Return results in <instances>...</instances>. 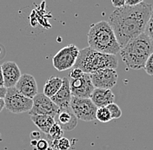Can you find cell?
<instances>
[{
    "instance_id": "14",
    "label": "cell",
    "mask_w": 153,
    "mask_h": 150,
    "mask_svg": "<svg viewBox=\"0 0 153 150\" xmlns=\"http://www.w3.org/2000/svg\"><path fill=\"white\" fill-rule=\"evenodd\" d=\"M90 99L97 108L107 107L108 105L114 103L115 95L111 89H94Z\"/></svg>"
},
{
    "instance_id": "10",
    "label": "cell",
    "mask_w": 153,
    "mask_h": 150,
    "mask_svg": "<svg viewBox=\"0 0 153 150\" xmlns=\"http://www.w3.org/2000/svg\"><path fill=\"white\" fill-rule=\"evenodd\" d=\"M69 84L71 96L78 98H90L95 89L90 75L85 73L78 79H70Z\"/></svg>"
},
{
    "instance_id": "25",
    "label": "cell",
    "mask_w": 153,
    "mask_h": 150,
    "mask_svg": "<svg viewBox=\"0 0 153 150\" xmlns=\"http://www.w3.org/2000/svg\"><path fill=\"white\" fill-rule=\"evenodd\" d=\"M36 148L38 150H47L49 149V141L45 140V139H40L37 141V143H36Z\"/></svg>"
},
{
    "instance_id": "19",
    "label": "cell",
    "mask_w": 153,
    "mask_h": 150,
    "mask_svg": "<svg viewBox=\"0 0 153 150\" xmlns=\"http://www.w3.org/2000/svg\"><path fill=\"white\" fill-rule=\"evenodd\" d=\"M64 130L61 129V127L57 124V122L51 127L50 131L48 133V136L51 139V141H57L63 137Z\"/></svg>"
},
{
    "instance_id": "29",
    "label": "cell",
    "mask_w": 153,
    "mask_h": 150,
    "mask_svg": "<svg viewBox=\"0 0 153 150\" xmlns=\"http://www.w3.org/2000/svg\"><path fill=\"white\" fill-rule=\"evenodd\" d=\"M7 92V89L4 88V87H0V98H4L5 95Z\"/></svg>"
},
{
    "instance_id": "31",
    "label": "cell",
    "mask_w": 153,
    "mask_h": 150,
    "mask_svg": "<svg viewBox=\"0 0 153 150\" xmlns=\"http://www.w3.org/2000/svg\"><path fill=\"white\" fill-rule=\"evenodd\" d=\"M5 108V104H4V100L3 98H0V113L2 112V110Z\"/></svg>"
},
{
    "instance_id": "16",
    "label": "cell",
    "mask_w": 153,
    "mask_h": 150,
    "mask_svg": "<svg viewBox=\"0 0 153 150\" xmlns=\"http://www.w3.org/2000/svg\"><path fill=\"white\" fill-rule=\"evenodd\" d=\"M62 84H63V78H60L58 76H51L45 83L43 94L49 98H51L52 96L57 94V91L62 87Z\"/></svg>"
},
{
    "instance_id": "30",
    "label": "cell",
    "mask_w": 153,
    "mask_h": 150,
    "mask_svg": "<svg viewBox=\"0 0 153 150\" xmlns=\"http://www.w3.org/2000/svg\"><path fill=\"white\" fill-rule=\"evenodd\" d=\"M0 87L4 86V77H3V72H2V67L0 65Z\"/></svg>"
},
{
    "instance_id": "26",
    "label": "cell",
    "mask_w": 153,
    "mask_h": 150,
    "mask_svg": "<svg viewBox=\"0 0 153 150\" xmlns=\"http://www.w3.org/2000/svg\"><path fill=\"white\" fill-rule=\"evenodd\" d=\"M111 4H112V5L114 6L116 9H119V8H122V7H124V5H125V0H118V1L112 0Z\"/></svg>"
},
{
    "instance_id": "7",
    "label": "cell",
    "mask_w": 153,
    "mask_h": 150,
    "mask_svg": "<svg viewBox=\"0 0 153 150\" xmlns=\"http://www.w3.org/2000/svg\"><path fill=\"white\" fill-rule=\"evenodd\" d=\"M70 108L77 120L79 119L85 122H91L96 119L97 108L90 98H78L72 96Z\"/></svg>"
},
{
    "instance_id": "28",
    "label": "cell",
    "mask_w": 153,
    "mask_h": 150,
    "mask_svg": "<svg viewBox=\"0 0 153 150\" xmlns=\"http://www.w3.org/2000/svg\"><path fill=\"white\" fill-rule=\"evenodd\" d=\"M4 56H5V49L2 44H0V61L4 59Z\"/></svg>"
},
{
    "instance_id": "15",
    "label": "cell",
    "mask_w": 153,
    "mask_h": 150,
    "mask_svg": "<svg viewBox=\"0 0 153 150\" xmlns=\"http://www.w3.org/2000/svg\"><path fill=\"white\" fill-rule=\"evenodd\" d=\"M57 124L65 131H71L77 125V118L71 111V108L67 109H59L57 115Z\"/></svg>"
},
{
    "instance_id": "22",
    "label": "cell",
    "mask_w": 153,
    "mask_h": 150,
    "mask_svg": "<svg viewBox=\"0 0 153 150\" xmlns=\"http://www.w3.org/2000/svg\"><path fill=\"white\" fill-rule=\"evenodd\" d=\"M144 32L148 35V37L152 40L153 44V9L152 10V13H151V16H150V18H149Z\"/></svg>"
},
{
    "instance_id": "1",
    "label": "cell",
    "mask_w": 153,
    "mask_h": 150,
    "mask_svg": "<svg viewBox=\"0 0 153 150\" xmlns=\"http://www.w3.org/2000/svg\"><path fill=\"white\" fill-rule=\"evenodd\" d=\"M152 10L151 4L142 2L136 6L115 9L107 21L120 45H124L145 31Z\"/></svg>"
},
{
    "instance_id": "8",
    "label": "cell",
    "mask_w": 153,
    "mask_h": 150,
    "mask_svg": "<svg viewBox=\"0 0 153 150\" xmlns=\"http://www.w3.org/2000/svg\"><path fill=\"white\" fill-rule=\"evenodd\" d=\"M58 112L59 108L51 100V98L43 93H38L32 99V108L28 113L30 116L48 115L56 117Z\"/></svg>"
},
{
    "instance_id": "17",
    "label": "cell",
    "mask_w": 153,
    "mask_h": 150,
    "mask_svg": "<svg viewBox=\"0 0 153 150\" xmlns=\"http://www.w3.org/2000/svg\"><path fill=\"white\" fill-rule=\"evenodd\" d=\"M30 119L41 131L46 134H48L51 127L56 123L54 117L48 115H33L30 116Z\"/></svg>"
},
{
    "instance_id": "21",
    "label": "cell",
    "mask_w": 153,
    "mask_h": 150,
    "mask_svg": "<svg viewBox=\"0 0 153 150\" xmlns=\"http://www.w3.org/2000/svg\"><path fill=\"white\" fill-rule=\"evenodd\" d=\"M106 108L108 109V110H109V112H110L111 117V120H113V119H119V118L122 116V115H123L122 110H121V109L119 108V106H118L117 104H116L115 103L108 105Z\"/></svg>"
},
{
    "instance_id": "3",
    "label": "cell",
    "mask_w": 153,
    "mask_h": 150,
    "mask_svg": "<svg viewBox=\"0 0 153 150\" xmlns=\"http://www.w3.org/2000/svg\"><path fill=\"white\" fill-rule=\"evenodd\" d=\"M87 37L89 47L97 52L116 56L121 50L114 32L107 21H99L92 24Z\"/></svg>"
},
{
    "instance_id": "11",
    "label": "cell",
    "mask_w": 153,
    "mask_h": 150,
    "mask_svg": "<svg viewBox=\"0 0 153 150\" xmlns=\"http://www.w3.org/2000/svg\"><path fill=\"white\" fill-rule=\"evenodd\" d=\"M16 89L24 96L33 99L38 94V84L35 77L30 74H24L21 75L19 82L15 85Z\"/></svg>"
},
{
    "instance_id": "4",
    "label": "cell",
    "mask_w": 153,
    "mask_h": 150,
    "mask_svg": "<svg viewBox=\"0 0 153 150\" xmlns=\"http://www.w3.org/2000/svg\"><path fill=\"white\" fill-rule=\"evenodd\" d=\"M118 66V60L114 55H108L97 52L90 47L79 50L78 57L73 68L81 69L85 74H92L104 69H116Z\"/></svg>"
},
{
    "instance_id": "23",
    "label": "cell",
    "mask_w": 153,
    "mask_h": 150,
    "mask_svg": "<svg viewBox=\"0 0 153 150\" xmlns=\"http://www.w3.org/2000/svg\"><path fill=\"white\" fill-rule=\"evenodd\" d=\"M143 69L148 75L153 76V52L148 57Z\"/></svg>"
},
{
    "instance_id": "18",
    "label": "cell",
    "mask_w": 153,
    "mask_h": 150,
    "mask_svg": "<svg viewBox=\"0 0 153 150\" xmlns=\"http://www.w3.org/2000/svg\"><path fill=\"white\" fill-rule=\"evenodd\" d=\"M96 119L98 120L99 122H104V123L111 121V115H110L108 109L106 107L97 108V112H96Z\"/></svg>"
},
{
    "instance_id": "6",
    "label": "cell",
    "mask_w": 153,
    "mask_h": 150,
    "mask_svg": "<svg viewBox=\"0 0 153 150\" xmlns=\"http://www.w3.org/2000/svg\"><path fill=\"white\" fill-rule=\"evenodd\" d=\"M79 50L74 44H69L57 51L52 58L53 67L58 71H65L74 67L78 57Z\"/></svg>"
},
{
    "instance_id": "12",
    "label": "cell",
    "mask_w": 153,
    "mask_h": 150,
    "mask_svg": "<svg viewBox=\"0 0 153 150\" xmlns=\"http://www.w3.org/2000/svg\"><path fill=\"white\" fill-rule=\"evenodd\" d=\"M1 67L4 88L9 89L15 87L22 75L18 64L15 62H5L1 65Z\"/></svg>"
},
{
    "instance_id": "13",
    "label": "cell",
    "mask_w": 153,
    "mask_h": 150,
    "mask_svg": "<svg viewBox=\"0 0 153 150\" xmlns=\"http://www.w3.org/2000/svg\"><path fill=\"white\" fill-rule=\"evenodd\" d=\"M71 93L70 89L69 79L67 77L63 78V84L60 89L51 100L57 105L59 109H70V103L71 101Z\"/></svg>"
},
{
    "instance_id": "27",
    "label": "cell",
    "mask_w": 153,
    "mask_h": 150,
    "mask_svg": "<svg viewBox=\"0 0 153 150\" xmlns=\"http://www.w3.org/2000/svg\"><path fill=\"white\" fill-rule=\"evenodd\" d=\"M143 2V0H125V6H136Z\"/></svg>"
},
{
    "instance_id": "5",
    "label": "cell",
    "mask_w": 153,
    "mask_h": 150,
    "mask_svg": "<svg viewBox=\"0 0 153 150\" xmlns=\"http://www.w3.org/2000/svg\"><path fill=\"white\" fill-rule=\"evenodd\" d=\"M4 100L5 109L13 114L29 112L32 108V99L27 98L20 94L15 87L7 89Z\"/></svg>"
},
{
    "instance_id": "20",
    "label": "cell",
    "mask_w": 153,
    "mask_h": 150,
    "mask_svg": "<svg viewBox=\"0 0 153 150\" xmlns=\"http://www.w3.org/2000/svg\"><path fill=\"white\" fill-rule=\"evenodd\" d=\"M53 148H55L57 150H68L71 149V141L69 139L65 137H62L61 139L54 141L51 142Z\"/></svg>"
},
{
    "instance_id": "9",
    "label": "cell",
    "mask_w": 153,
    "mask_h": 150,
    "mask_svg": "<svg viewBox=\"0 0 153 150\" xmlns=\"http://www.w3.org/2000/svg\"><path fill=\"white\" fill-rule=\"evenodd\" d=\"M91 80L95 89H111L117 83L118 75L113 69H104L91 74Z\"/></svg>"
},
{
    "instance_id": "2",
    "label": "cell",
    "mask_w": 153,
    "mask_h": 150,
    "mask_svg": "<svg viewBox=\"0 0 153 150\" xmlns=\"http://www.w3.org/2000/svg\"><path fill=\"white\" fill-rule=\"evenodd\" d=\"M152 52V42L145 32L128 42L119 51L127 68L136 70L144 68L148 57Z\"/></svg>"
},
{
    "instance_id": "24",
    "label": "cell",
    "mask_w": 153,
    "mask_h": 150,
    "mask_svg": "<svg viewBox=\"0 0 153 150\" xmlns=\"http://www.w3.org/2000/svg\"><path fill=\"white\" fill-rule=\"evenodd\" d=\"M84 74H85V73H84L81 69H77V68H73V69L70 71L69 76H70V79H78V78H80Z\"/></svg>"
}]
</instances>
